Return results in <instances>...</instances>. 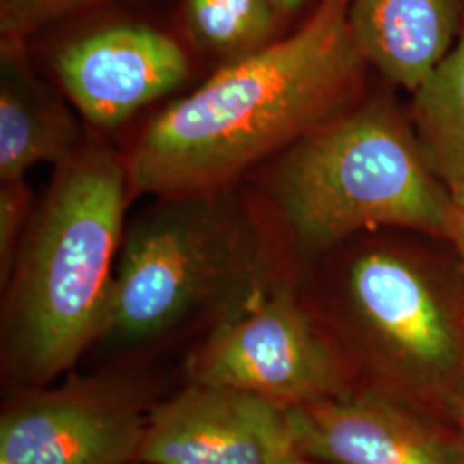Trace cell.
I'll list each match as a JSON object with an SVG mask.
<instances>
[{"label": "cell", "mask_w": 464, "mask_h": 464, "mask_svg": "<svg viewBox=\"0 0 464 464\" xmlns=\"http://www.w3.org/2000/svg\"><path fill=\"white\" fill-rule=\"evenodd\" d=\"M461 435H463V440H464V427H463V430H461Z\"/></svg>", "instance_id": "20"}, {"label": "cell", "mask_w": 464, "mask_h": 464, "mask_svg": "<svg viewBox=\"0 0 464 464\" xmlns=\"http://www.w3.org/2000/svg\"><path fill=\"white\" fill-rule=\"evenodd\" d=\"M128 167L82 149L57 169L21 237L2 312V368L47 387L99 343L124 237Z\"/></svg>", "instance_id": "3"}, {"label": "cell", "mask_w": 464, "mask_h": 464, "mask_svg": "<svg viewBox=\"0 0 464 464\" xmlns=\"http://www.w3.org/2000/svg\"><path fill=\"white\" fill-rule=\"evenodd\" d=\"M130 464H143V463H130Z\"/></svg>", "instance_id": "21"}, {"label": "cell", "mask_w": 464, "mask_h": 464, "mask_svg": "<svg viewBox=\"0 0 464 464\" xmlns=\"http://www.w3.org/2000/svg\"><path fill=\"white\" fill-rule=\"evenodd\" d=\"M322 258L315 293L304 301L353 387L401 401L461 433L464 282L448 241L383 229Z\"/></svg>", "instance_id": "2"}, {"label": "cell", "mask_w": 464, "mask_h": 464, "mask_svg": "<svg viewBox=\"0 0 464 464\" xmlns=\"http://www.w3.org/2000/svg\"><path fill=\"white\" fill-rule=\"evenodd\" d=\"M406 111L418 147L442 183L464 184V30L448 57L411 92Z\"/></svg>", "instance_id": "13"}, {"label": "cell", "mask_w": 464, "mask_h": 464, "mask_svg": "<svg viewBox=\"0 0 464 464\" xmlns=\"http://www.w3.org/2000/svg\"><path fill=\"white\" fill-rule=\"evenodd\" d=\"M0 464H5V463H2V461H0Z\"/></svg>", "instance_id": "22"}, {"label": "cell", "mask_w": 464, "mask_h": 464, "mask_svg": "<svg viewBox=\"0 0 464 464\" xmlns=\"http://www.w3.org/2000/svg\"><path fill=\"white\" fill-rule=\"evenodd\" d=\"M279 14H295L308 0H270Z\"/></svg>", "instance_id": "18"}, {"label": "cell", "mask_w": 464, "mask_h": 464, "mask_svg": "<svg viewBox=\"0 0 464 464\" xmlns=\"http://www.w3.org/2000/svg\"><path fill=\"white\" fill-rule=\"evenodd\" d=\"M80 150L74 119L34 74L21 40L2 38L0 181L24 179L38 164L61 166Z\"/></svg>", "instance_id": "12"}, {"label": "cell", "mask_w": 464, "mask_h": 464, "mask_svg": "<svg viewBox=\"0 0 464 464\" xmlns=\"http://www.w3.org/2000/svg\"><path fill=\"white\" fill-rule=\"evenodd\" d=\"M277 16L270 0H188L197 44L231 61L272 44Z\"/></svg>", "instance_id": "14"}, {"label": "cell", "mask_w": 464, "mask_h": 464, "mask_svg": "<svg viewBox=\"0 0 464 464\" xmlns=\"http://www.w3.org/2000/svg\"><path fill=\"white\" fill-rule=\"evenodd\" d=\"M450 195L454 203V216H452L448 243L456 255L464 282V184L450 188Z\"/></svg>", "instance_id": "17"}, {"label": "cell", "mask_w": 464, "mask_h": 464, "mask_svg": "<svg viewBox=\"0 0 464 464\" xmlns=\"http://www.w3.org/2000/svg\"><path fill=\"white\" fill-rule=\"evenodd\" d=\"M162 199L124 231L97 343L116 354L210 334L287 277L227 189Z\"/></svg>", "instance_id": "4"}, {"label": "cell", "mask_w": 464, "mask_h": 464, "mask_svg": "<svg viewBox=\"0 0 464 464\" xmlns=\"http://www.w3.org/2000/svg\"><path fill=\"white\" fill-rule=\"evenodd\" d=\"M295 452L334 464H464L463 435L413 406L353 389L285 408Z\"/></svg>", "instance_id": "8"}, {"label": "cell", "mask_w": 464, "mask_h": 464, "mask_svg": "<svg viewBox=\"0 0 464 464\" xmlns=\"http://www.w3.org/2000/svg\"><path fill=\"white\" fill-rule=\"evenodd\" d=\"M186 377L284 410L354 389L331 337L289 277L207 334L186 360Z\"/></svg>", "instance_id": "6"}, {"label": "cell", "mask_w": 464, "mask_h": 464, "mask_svg": "<svg viewBox=\"0 0 464 464\" xmlns=\"http://www.w3.org/2000/svg\"><path fill=\"white\" fill-rule=\"evenodd\" d=\"M349 24L368 66L415 92L464 30V0H351Z\"/></svg>", "instance_id": "11"}, {"label": "cell", "mask_w": 464, "mask_h": 464, "mask_svg": "<svg viewBox=\"0 0 464 464\" xmlns=\"http://www.w3.org/2000/svg\"><path fill=\"white\" fill-rule=\"evenodd\" d=\"M289 450L284 408L231 387L188 382L151 406L136 463L276 464Z\"/></svg>", "instance_id": "9"}, {"label": "cell", "mask_w": 464, "mask_h": 464, "mask_svg": "<svg viewBox=\"0 0 464 464\" xmlns=\"http://www.w3.org/2000/svg\"><path fill=\"white\" fill-rule=\"evenodd\" d=\"M276 464H334V463H325V461H316V459H310V458H304V456H301L298 452H295V449L293 450H289L287 454H284L281 459L277 461Z\"/></svg>", "instance_id": "19"}, {"label": "cell", "mask_w": 464, "mask_h": 464, "mask_svg": "<svg viewBox=\"0 0 464 464\" xmlns=\"http://www.w3.org/2000/svg\"><path fill=\"white\" fill-rule=\"evenodd\" d=\"M270 198L303 262L366 232L448 241L450 188L427 166L408 112L387 97L360 102L281 153Z\"/></svg>", "instance_id": "5"}, {"label": "cell", "mask_w": 464, "mask_h": 464, "mask_svg": "<svg viewBox=\"0 0 464 464\" xmlns=\"http://www.w3.org/2000/svg\"><path fill=\"white\" fill-rule=\"evenodd\" d=\"M153 404L140 385L117 373L26 391L0 418V461L136 463Z\"/></svg>", "instance_id": "7"}, {"label": "cell", "mask_w": 464, "mask_h": 464, "mask_svg": "<svg viewBox=\"0 0 464 464\" xmlns=\"http://www.w3.org/2000/svg\"><path fill=\"white\" fill-rule=\"evenodd\" d=\"M351 0H320L296 34L231 61L176 100L126 160L130 193L159 198L227 189L360 103L366 64L349 24Z\"/></svg>", "instance_id": "1"}, {"label": "cell", "mask_w": 464, "mask_h": 464, "mask_svg": "<svg viewBox=\"0 0 464 464\" xmlns=\"http://www.w3.org/2000/svg\"><path fill=\"white\" fill-rule=\"evenodd\" d=\"M30 189L24 179L0 184V282L9 279L21 237L30 222Z\"/></svg>", "instance_id": "15"}, {"label": "cell", "mask_w": 464, "mask_h": 464, "mask_svg": "<svg viewBox=\"0 0 464 464\" xmlns=\"http://www.w3.org/2000/svg\"><path fill=\"white\" fill-rule=\"evenodd\" d=\"M53 69L86 121L114 128L179 88L189 61L169 34L145 24H116L61 47Z\"/></svg>", "instance_id": "10"}, {"label": "cell", "mask_w": 464, "mask_h": 464, "mask_svg": "<svg viewBox=\"0 0 464 464\" xmlns=\"http://www.w3.org/2000/svg\"><path fill=\"white\" fill-rule=\"evenodd\" d=\"M93 0H0L2 38L23 40L26 34Z\"/></svg>", "instance_id": "16"}]
</instances>
